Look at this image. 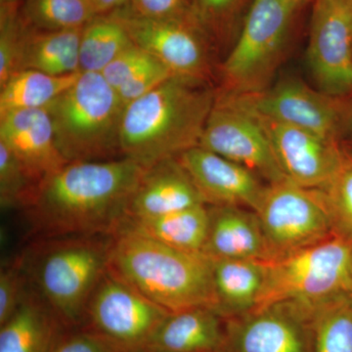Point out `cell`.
<instances>
[{
	"label": "cell",
	"instance_id": "484cf974",
	"mask_svg": "<svg viewBox=\"0 0 352 352\" xmlns=\"http://www.w3.org/2000/svg\"><path fill=\"white\" fill-rule=\"evenodd\" d=\"M133 43L113 16H96L83 27L80 43V73H99Z\"/></svg>",
	"mask_w": 352,
	"mask_h": 352
},
{
	"label": "cell",
	"instance_id": "f1b7e54d",
	"mask_svg": "<svg viewBox=\"0 0 352 352\" xmlns=\"http://www.w3.org/2000/svg\"><path fill=\"white\" fill-rule=\"evenodd\" d=\"M0 6V87L21 71L28 24L21 14L19 2Z\"/></svg>",
	"mask_w": 352,
	"mask_h": 352
},
{
	"label": "cell",
	"instance_id": "d6986e66",
	"mask_svg": "<svg viewBox=\"0 0 352 352\" xmlns=\"http://www.w3.org/2000/svg\"><path fill=\"white\" fill-rule=\"evenodd\" d=\"M199 205H205L200 192L178 160H164L146 168L129 206L127 221Z\"/></svg>",
	"mask_w": 352,
	"mask_h": 352
},
{
	"label": "cell",
	"instance_id": "d6a6232c",
	"mask_svg": "<svg viewBox=\"0 0 352 352\" xmlns=\"http://www.w3.org/2000/svg\"><path fill=\"white\" fill-rule=\"evenodd\" d=\"M116 11L143 19L194 21L199 24L192 0H127Z\"/></svg>",
	"mask_w": 352,
	"mask_h": 352
},
{
	"label": "cell",
	"instance_id": "7402d4cb",
	"mask_svg": "<svg viewBox=\"0 0 352 352\" xmlns=\"http://www.w3.org/2000/svg\"><path fill=\"white\" fill-rule=\"evenodd\" d=\"M215 310L223 318L247 314L256 307L265 280L268 261L212 259Z\"/></svg>",
	"mask_w": 352,
	"mask_h": 352
},
{
	"label": "cell",
	"instance_id": "d590c367",
	"mask_svg": "<svg viewBox=\"0 0 352 352\" xmlns=\"http://www.w3.org/2000/svg\"><path fill=\"white\" fill-rule=\"evenodd\" d=\"M152 58L149 53L132 43L102 71L101 75L113 89L118 90Z\"/></svg>",
	"mask_w": 352,
	"mask_h": 352
},
{
	"label": "cell",
	"instance_id": "4fadbf2b",
	"mask_svg": "<svg viewBox=\"0 0 352 352\" xmlns=\"http://www.w3.org/2000/svg\"><path fill=\"white\" fill-rule=\"evenodd\" d=\"M110 15L124 25L133 43L156 58L173 76L208 82L212 39L198 23L143 19L119 11Z\"/></svg>",
	"mask_w": 352,
	"mask_h": 352
},
{
	"label": "cell",
	"instance_id": "9c48e42d",
	"mask_svg": "<svg viewBox=\"0 0 352 352\" xmlns=\"http://www.w3.org/2000/svg\"><path fill=\"white\" fill-rule=\"evenodd\" d=\"M170 314L108 270L90 298L82 328L119 352H139Z\"/></svg>",
	"mask_w": 352,
	"mask_h": 352
},
{
	"label": "cell",
	"instance_id": "44dd1931",
	"mask_svg": "<svg viewBox=\"0 0 352 352\" xmlns=\"http://www.w3.org/2000/svg\"><path fill=\"white\" fill-rule=\"evenodd\" d=\"M65 328L36 291L0 325V352H50Z\"/></svg>",
	"mask_w": 352,
	"mask_h": 352
},
{
	"label": "cell",
	"instance_id": "5bb4252c",
	"mask_svg": "<svg viewBox=\"0 0 352 352\" xmlns=\"http://www.w3.org/2000/svg\"><path fill=\"white\" fill-rule=\"evenodd\" d=\"M307 62L318 89L352 94V18L346 0H314Z\"/></svg>",
	"mask_w": 352,
	"mask_h": 352
},
{
	"label": "cell",
	"instance_id": "f546056e",
	"mask_svg": "<svg viewBox=\"0 0 352 352\" xmlns=\"http://www.w3.org/2000/svg\"><path fill=\"white\" fill-rule=\"evenodd\" d=\"M38 182L3 143L0 142V205L24 210L34 198Z\"/></svg>",
	"mask_w": 352,
	"mask_h": 352
},
{
	"label": "cell",
	"instance_id": "ffe728a7",
	"mask_svg": "<svg viewBox=\"0 0 352 352\" xmlns=\"http://www.w3.org/2000/svg\"><path fill=\"white\" fill-rule=\"evenodd\" d=\"M224 318L212 307L170 312L139 352H219Z\"/></svg>",
	"mask_w": 352,
	"mask_h": 352
},
{
	"label": "cell",
	"instance_id": "2e32d148",
	"mask_svg": "<svg viewBox=\"0 0 352 352\" xmlns=\"http://www.w3.org/2000/svg\"><path fill=\"white\" fill-rule=\"evenodd\" d=\"M176 159L191 177L206 206L240 207L254 212L267 186L252 171L199 146Z\"/></svg>",
	"mask_w": 352,
	"mask_h": 352
},
{
	"label": "cell",
	"instance_id": "83f0119b",
	"mask_svg": "<svg viewBox=\"0 0 352 352\" xmlns=\"http://www.w3.org/2000/svg\"><path fill=\"white\" fill-rule=\"evenodd\" d=\"M20 9L28 25L44 31L82 28L96 17L89 0H24Z\"/></svg>",
	"mask_w": 352,
	"mask_h": 352
},
{
	"label": "cell",
	"instance_id": "7a4b0ae2",
	"mask_svg": "<svg viewBox=\"0 0 352 352\" xmlns=\"http://www.w3.org/2000/svg\"><path fill=\"white\" fill-rule=\"evenodd\" d=\"M217 90L208 82L171 76L124 109L122 157L147 168L200 144Z\"/></svg>",
	"mask_w": 352,
	"mask_h": 352
},
{
	"label": "cell",
	"instance_id": "d4e9b609",
	"mask_svg": "<svg viewBox=\"0 0 352 352\" xmlns=\"http://www.w3.org/2000/svg\"><path fill=\"white\" fill-rule=\"evenodd\" d=\"M80 73L52 76L22 69L0 87V117L13 111L47 107L74 85Z\"/></svg>",
	"mask_w": 352,
	"mask_h": 352
},
{
	"label": "cell",
	"instance_id": "3957f363",
	"mask_svg": "<svg viewBox=\"0 0 352 352\" xmlns=\"http://www.w3.org/2000/svg\"><path fill=\"white\" fill-rule=\"evenodd\" d=\"M108 270L168 312L215 309L214 263L203 252L120 231L113 236Z\"/></svg>",
	"mask_w": 352,
	"mask_h": 352
},
{
	"label": "cell",
	"instance_id": "ac0fdd59",
	"mask_svg": "<svg viewBox=\"0 0 352 352\" xmlns=\"http://www.w3.org/2000/svg\"><path fill=\"white\" fill-rule=\"evenodd\" d=\"M208 210V237L203 252L206 256L212 259L272 261L254 210L229 206H210Z\"/></svg>",
	"mask_w": 352,
	"mask_h": 352
},
{
	"label": "cell",
	"instance_id": "ba28073f",
	"mask_svg": "<svg viewBox=\"0 0 352 352\" xmlns=\"http://www.w3.org/2000/svg\"><path fill=\"white\" fill-rule=\"evenodd\" d=\"M254 212L273 259L336 236L323 190L307 188L289 179L267 184Z\"/></svg>",
	"mask_w": 352,
	"mask_h": 352
},
{
	"label": "cell",
	"instance_id": "e575fe53",
	"mask_svg": "<svg viewBox=\"0 0 352 352\" xmlns=\"http://www.w3.org/2000/svg\"><path fill=\"white\" fill-rule=\"evenodd\" d=\"M173 76L170 69L153 57L143 68L139 69L122 87L117 90L124 106L149 94L166 80Z\"/></svg>",
	"mask_w": 352,
	"mask_h": 352
},
{
	"label": "cell",
	"instance_id": "277c9868",
	"mask_svg": "<svg viewBox=\"0 0 352 352\" xmlns=\"http://www.w3.org/2000/svg\"><path fill=\"white\" fill-rule=\"evenodd\" d=\"M113 236H75L41 240L28 276L65 329L82 327L90 298L107 272Z\"/></svg>",
	"mask_w": 352,
	"mask_h": 352
},
{
	"label": "cell",
	"instance_id": "836d02e7",
	"mask_svg": "<svg viewBox=\"0 0 352 352\" xmlns=\"http://www.w3.org/2000/svg\"><path fill=\"white\" fill-rule=\"evenodd\" d=\"M28 275L23 259L2 266L0 272V325L12 317L28 293Z\"/></svg>",
	"mask_w": 352,
	"mask_h": 352
},
{
	"label": "cell",
	"instance_id": "60d3db41",
	"mask_svg": "<svg viewBox=\"0 0 352 352\" xmlns=\"http://www.w3.org/2000/svg\"><path fill=\"white\" fill-rule=\"evenodd\" d=\"M20 0H0V2H19Z\"/></svg>",
	"mask_w": 352,
	"mask_h": 352
},
{
	"label": "cell",
	"instance_id": "6da1fadb",
	"mask_svg": "<svg viewBox=\"0 0 352 352\" xmlns=\"http://www.w3.org/2000/svg\"><path fill=\"white\" fill-rule=\"evenodd\" d=\"M145 170L126 157L67 163L39 183L24 208L32 235L39 240L117 235Z\"/></svg>",
	"mask_w": 352,
	"mask_h": 352
},
{
	"label": "cell",
	"instance_id": "74e56055",
	"mask_svg": "<svg viewBox=\"0 0 352 352\" xmlns=\"http://www.w3.org/2000/svg\"><path fill=\"white\" fill-rule=\"evenodd\" d=\"M94 8L95 15H108L113 11L122 8L127 0H89Z\"/></svg>",
	"mask_w": 352,
	"mask_h": 352
},
{
	"label": "cell",
	"instance_id": "8992f818",
	"mask_svg": "<svg viewBox=\"0 0 352 352\" xmlns=\"http://www.w3.org/2000/svg\"><path fill=\"white\" fill-rule=\"evenodd\" d=\"M344 296H352V240L333 236L268 261L254 309L291 303L312 311Z\"/></svg>",
	"mask_w": 352,
	"mask_h": 352
},
{
	"label": "cell",
	"instance_id": "8fae6325",
	"mask_svg": "<svg viewBox=\"0 0 352 352\" xmlns=\"http://www.w3.org/2000/svg\"><path fill=\"white\" fill-rule=\"evenodd\" d=\"M223 92L252 112L338 142L346 124L344 98L324 94L296 78H284L258 94Z\"/></svg>",
	"mask_w": 352,
	"mask_h": 352
},
{
	"label": "cell",
	"instance_id": "1f68e13d",
	"mask_svg": "<svg viewBox=\"0 0 352 352\" xmlns=\"http://www.w3.org/2000/svg\"><path fill=\"white\" fill-rule=\"evenodd\" d=\"M248 0H192L199 24L210 39H221L233 31Z\"/></svg>",
	"mask_w": 352,
	"mask_h": 352
},
{
	"label": "cell",
	"instance_id": "30bf717a",
	"mask_svg": "<svg viewBox=\"0 0 352 352\" xmlns=\"http://www.w3.org/2000/svg\"><path fill=\"white\" fill-rule=\"evenodd\" d=\"M199 147L244 166L267 184L287 179L258 120L223 91L217 92Z\"/></svg>",
	"mask_w": 352,
	"mask_h": 352
},
{
	"label": "cell",
	"instance_id": "603a6c76",
	"mask_svg": "<svg viewBox=\"0 0 352 352\" xmlns=\"http://www.w3.org/2000/svg\"><path fill=\"white\" fill-rule=\"evenodd\" d=\"M82 28L44 31L28 25L22 69H36L52 76L80 73V43Z\"/></svg>",
	"mask_w": 352,
	"mask_h": 352
},
{
	"label": "cell",
	"instance_id": "cb8c5ba5",
	"mask_svg": "<svg viewBox=\"0 0 352 352\" xmlns=\"http://www.w3.org/2000/svg\"><path fill=\"white\" fill-rule=\"evenodd\" d=\"M208 230V207L199 205L160 217L129 220L120 231L139 234L182 251L203 252Z\"/></svg>",
	"mask_w": 352,
	"mask_h": 352
},
{
	"label": "cell",
	"instance_id": "e0dca14e",
	"mask_svg": "<svg viewBox=\"0 0 352 352\" xmlns=\"http://www.w3.org/2000/svg\"><path fill=\"white\" fill-rule=\"evenodd\" d=\"M0 142L41 182L67 164L58 149L46 108L13 111L1 116Z\"/></svg>",
	"mask_w": 352,
	"mask_h": 352
},
{
	"label": "cell",
	"instance_id": "5b68a950",
	"mask_svg": "<svg viewBox=\"0 0 352 352\" xmlns=\"http://www.w3.org/2000/svg\"><path fill=\"white\" fill-rule=\"evenodd\" d=\"M46 109L67 163L122 157L120 126L126 106L101 74L80 73Z\"/></svg>",
	"mask_w": 352,
	"mask_h": 352
},
{
	"label": "cell",
	"instance_id": "4dcf8cb0",
	"mask_svg": "<svg viewBox=\"0 0 352 352\" xmlns=\"http://www.w3.org/2000/svg\"><path fill=\"white\" fill-rule=\"evenodd\" d=\"M336 236L352 240V155L346 152L339 170L323 190Z\"/></svg>",
	"mask_w": 352,
	"mask_h": 352
},
{
	"label": "cell",
	"instance_id": "9a60e30c",
	"mask_svg": "<svg viewBox=\"0 0 352 352\" xmlns=\"http://www.w3.org/2000/svg\"><path fill=\"white\" fill-rule=\"evenodd\" d=\"M243 108L263 126L287 179L307 188L324 190L328 186L346 155L338 141Z\"/></svg>",
	"mask_w": 352,
	"mask_h": 352
},
{
	"label": "cell",
	"instance_id": "f35d334b",
	"mask_svg": "<svg viewBox=\"0 0 352 352\" xmlns=\"http://www.w3.org/2000/svg\"><path fill=\"white\" fill-rule=\"evenodd\" d=\"M308 0H288L289 6L293 7L294 10H296V9L300 8V6H303V4L307 3Z\"/></svg>",
	"mask_w": 352,
	"mask_h": 352
},
{
	"label": "cell",
	"instance_id": "8d00e7d4",
	"mask_svg": "<svg viewBox=\"0 0 352 352\" xmlns=\"http://www.w3.org/2000/svg\"><path fill=\"white\" fill-rule=\"evenodd\" d=\"M50 352H119L100 336L80 329L76 332L62 333Z\"/></svg>",
	"mask_w": 352,
	"mask_h": 352
},
{
	"label": "cell",
	"instance_id": "52a82bcc",
	"mask_svg": "<svg viewBox=\"0 0 352 352\" xmlns=\"http://www.w3.org/2000/svg\"><path fill=\"white\" fill-rule=\"evenodd\" d=\"M294 13L288 0H252L239 38L222 65L223 91L252 94L270 87Z\"/></svg>",
	"mask_w": 352,
	"mask_h": 352
},
{
	"label": "cell",
	"instance_id": "7c38bea8",
	"mask_svg": "<svg viewBox=\"0 0 352 352\" xmlns=\"http://www.w3.org/2000/svg\"><path fill=\"white\" fill-rule=\"evenodd\" d=\"M219 352H314L311 312L277 303L224 318Z\"/></svg>",
	"mask_w": 352,
	"mask_h": 352
},
{
	"label": "cell",
	"instance_id": "4316f807",
	"mask_svg": "<svg viewBox=\"0 0 352 352\" xmlns=\"http://www.w3.org/2000/svg\"><path fill=\"white\" fill-rule=\"evenodd\" d=\"M314 352H352V296L312 310Z\"/></svg>",
	"mask_w": 352,
	"mask_h": 352
},
{
	"label": "cell",
	"instance_id": "ab89813d",
	"mask_svg": "<svg viewBox=\"0 0 352 352\" xmlns=\"http://www.w3.org/2000/svg\"><path fill=\"white\" fill-rule=\"evenodd\" d=\"M347 7H349V12H351V18H352V0H346Z\"/></svg>",
	"mask_w": 352,
	"mask_h": 352
}]
</instances>
